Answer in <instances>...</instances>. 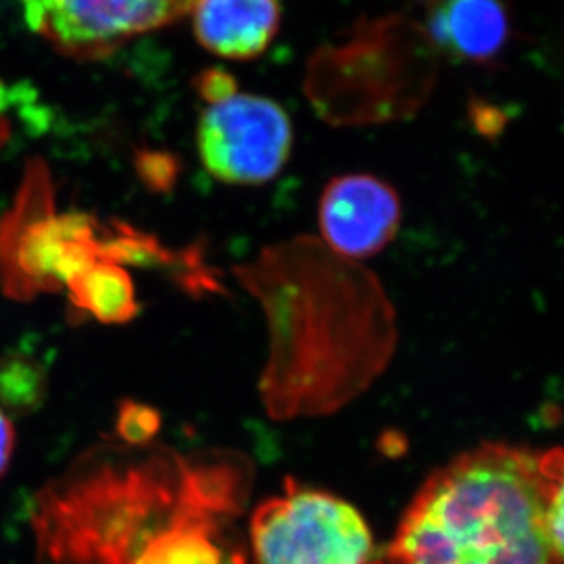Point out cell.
I'll use <instances>...</instances> for the list:
<instances>
[{"label": "cell", "mask_w": 564, "mask_h": 564, "mask_svg": "<svg viewBox=\"0 0 564 564\" xmlns=\"http://www.w3.org/2000/svg\"><path fill=\"white\" fill-rule=\"evenodd\" d=\"M77 312L107 325H121L138 314L137 290L126 268L98 262L72 279L65 288Z\"/></svg>", "instance_id": "obj_12"}, {"label": "cell", "mask_w": 564, "mask_h": 564, "mask_svg": "<svg viewBox=\"0 0 564 564\" xmlns=\"http://www.w3.org/2000/svg\"><path fill=\"white\" fill-rule=\"evenodd\" d=\"M438 72L440 52L422 24L376 19L323 57L326 116L352 126L408 120L427 104Z\"/></svg>", "instance_id": "obj_4"}, {"label": "cell", "mask_w": 564, "mask_h": 564, "mask_svg": "<svg viewBox=\"0 0 564 564\" xmlns=\"http://www.w3.org/2000/svg\"><path fill=\"white\" fill-rule=\"evenodd\" d=\"M425 32L438 52L488 63L502 52L510 37V15L505 0H425Z\"/></svg>", "instance_id": "obj_10"}, {"label": "cell", "mask_w": 564, "mask_h": 564, "mask_svg": "<svg viewBox=\"0 0 564 564\" xmlns=\"http://www.w3.org/2000/svg\"><path fill=\"white\" fill-rule=\"evenodd\" d=\"M198 0H21L24 19L72 59H104L141 33L167 26Z\"/></svg>", "instance_id": "obj_8"}, {"label": "cell", "mask_w": 564, "mask_h": 564, "mask_svg": "<svg viewBox=\"0 0 564 564\" xmlns=\"http://www.w3.org/2000/svg\"><path fill=\"white\" fill-rule=\"evenodd\" d=\"M46 397V372L43 367L21 354L0 356V409L8 416L28 414Z\"/></svg>", "instance_id": "obj_13"}, {"label": "cell", "mask_w": 564, "mask_h": 564, "mask_svg": "<svg viewBox=\"0 0 564 564\" xmlns=\"http://www.w3.org/2000/svg\"><path fill=\"white\" fill-rule=\"evenodd\" d=\"M160 425H162L160 414L145 403H121L120 413L116 420V431H118V438L123 444H151L160 431Z\"/></svg>", "instance_id": "obj_15"}, {"label": "cell", "mask_w": 564, "mask_h": 564, "mask_svg": "<svg viewBox=\"0 0 564 564\" xmlns=\"http://www.w3.org/2000/svg\"><path fill=\"white\" fill-rule=\"evenodd\" d=\"M198 43L226 59H253L281 26L279 0H198L193 8Z\"/></svg>", "instance_id": "obj_11"}, {"label": "cell", "mask_w": 564, "mask_h": 564, "mask_svg": "<svg viewBox=\"0 0 564 564\" xmlns=\"http://www.w3.org/2000/svg\"><path fill=\"white\" fill-rule=\"evenodd\" d=\"M543 451L486 442L429 473L386 549L389 564H563L546 530Z\"/></svg>", "instance_id": "obj_3"}, {"label": "cell", "mask_w": 564, "mask_h": 564, "mask_svg": "<svg viewBox=\"0 0 564 564\" xmlns=\"http://www.w3.org/2000/svg\"><path fill=\"white\" fill-rule=\"evenodd\" d=\"M251 478V462L235 451L94 445L33 497L37 564H134L182 517L209 506L245 508Z\"/></svg>", "instance_id": "obj_2"}, {"label": "cell", "mask_w": 564, "mask_h": 564, "mask_svg": "<svg viewBox=\"0 0 564 564\" xmlns=\"http://www.w3.org/2000/svg\"><path fill=\"white\" fill-rule=\"evenodd\" d=\"M292 141V123L281 105L251 94L207 105L196 129L207 173L231 185H261L275 178L286 165Z\"/></svg>", "instance_id": "obj_7"}, {"label": "cell", "mask_w": 564, "mask_h": 564, "mask_svg": "<svg viewBox=\"0 0 564 564\" xmlns=\"http://www.w3.org/2000/svg\"><path fill=\"white\" fill-rule=\"evenodd\" d=\"M250 544L253 564H386L356 506L293 478L251 511Z\"/></svg>", "instance_id": "obj_6"}, {"label": "cell", "mask_w": 564, "mask_h": 564, "mask_svg": "<svg viewBox=\"0 0 564 564\" xmlns=\"http://www.w3.org/2000/svg\"><path fill=\"white\" fill-rule=\"evenodd\" d=\"M11 104V94L8 88L4 87V83L0 82V115L4 112L6 107ZM2 118V116H0Z\"/></svg>", "instance_id": "obj_19"}, {"label": "cell", "mask_w": 564, "mask_h": 564, "mask_svg": "<svg viewBox=\"0 0 564 564\" xmlns=\"http://www.w3.org/2000/svg\"><path fill=\"white\" fill-rule=\"evenodd\" d=\"M549 469L546 530L555 554L564 564V447L543 451Z\"/></svg>", "instance_id": "obj_14"}, {"label": "cell", "mask_w": 564, "mask_h": 564, "mask_svg": "<svg viewBox=\"0 0 564 564\" xmlns=\"http://www.w3.org/2000/svg\"><path fill=\"white\" fill-rule=\"evenodd\" d=\"M400 220V196L372 174L337 176L321 195L319 239L350 261L361 262L386 250Z\"/></svg>", "instance_id": "obj_9"}, {"label": "cell", "mask_w": 564, "mask_h": 564, "mask_svg": "<svg viewBox=\"0 0 564 564\" xmlns=\"http://www.w3.org/2000/svg\"><path fill=\"white\" fill-rule=\"evenodd\" d=\"M267 321L262 408L275 422L330 416L358 400L397 352V310L380 279L297 235L234 268Z\"/></svg>", "instance_id": "obj_1"}, {"label": "cell", "mask_w": 564, "mask_h": 564, "mask_svg": "<svg viewBox=\"0 0 564 564\" xmlns=\"http://www.w3.org/2000/svg\"><path fill=\"white\" fill-rule=\"evenodd\" d=\"M99 229L87 213H57L48 165L32 158L0 218V292L26 303L65 290L87 268L109 261Z\"/></svg>", "instance_id": "obj_5"}, {"label": "cell", "mask_w": 564, "mask_h": 564, "mask_svg": "<svg viewBox=\"0 0 564 564\" xmlns=\"http://www.w3.org/2000/svg\"><path fill=\"white\" fill-rule=\"evenodd\" d=\"M10 138V126H8V121L2 120L0 118V149L4 147L6 141Z\"/></svg>", "instance_id": "obj_20"}, {"label": "cell", "mask_w": 564, "mask_h": 564, "mask_svg": "<svg viewBox=\"0 0 564 564\" xmlns=\"http://www.w3.org/2000/svg\"><path fill=\"white\" fill-rule=\"evenodd\" d=\"M195 87L202 98L206 99L207 105L220 104L224 99L231 98L237 94V82L228 72L220 68L206 70L195 79Z\"/></svg>", "instance_id": "obj_16"}, {"label": "cell", "mask_w": 564, "mask_h": 564, "mask_svg": "<svg viewBox=\"0 0 564 564\" xmlns=\"http://www.w3.org/2000/svg\"><path fill=\"white\" fill-rule=\"evenodd\" d=\"M15 427L10 416L0 409V480L10 469L13 453H15Z\"/></svg>", "instance_id": "obj_17"}, {"label": "cell", "mask_w": 564, "mask_h": 564, "mask_svg": "<svg viewBox=\"0 0 564 564\" xmlns=\"http://www.w3.org/2000/svg\"><path fill=\"white\" fill-rule=\"evenodd\" d=\"M475 116V127L478 131L482 132L484 137H491V134H499L505 127V118L500 115L499 110L491 109V107H484V109L473 110Z\"/></svg>", "instance_id": "obj_18"}]
</instances>
